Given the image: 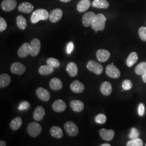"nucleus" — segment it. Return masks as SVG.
I'll return each mask as SVG.
<instances>
[{
  "mask_svg": "<svg viewBox=\"0 0 146 146\" xmlns=\"http://www.w3.org/2000/svg\"><path fill=\"white\" fill-rule=\"evenodd\" d=\"M106 21L107 19L104 15L102 14L96 15L91 25L92 29L95 31V33H98L99 31H102L104 30Z\"/></svg>",
  "mask_w": 146,
  "mask_h": 146,
  "instance_id": "nucleus-1",
  "label": "nucleus"
},
{
  "mask_svg": "<svg viewBox=\"0 0 146 146\" xmlns=\"http://www.w3.org/2000/svg\"><path fill=\"white\" fill-rule=\"evenodd\" d=\"M49 17L48 11L44 9H39L34 11L31 16V22L36 23L41 20H46Z\"/></svg>",
  "mask_w": 146,
  "mask_h": 146,
  "instance_id": "nucleus-2",
  "label": "nucleus"
},
{
  "mask_svg": "<svg viewBox=\"0 0 146 146\" xmlns=\"http://www.w3.org/2000/svg\"><path fill=\"white\" fill-rule=\"evenodd\" d=\"M42 126L37 122H31L27 127V132L31 137H35L40 134L42 131Z\"/></svg>",
  "mask_w": 146,
  "mask_h": 146,
  "instance_id": "nucleus-3",
  "label": "nucleus"
},
{
  "mask_svg": "<svg viewBox=\"0 0 146 146\" xmlns=\"http://www.w3.org/2000/svg\"><path fill=\"white\" fill-rule=\"evenodd\" d=\"M64 128L68 135L70 136H75L78 134V127L72 121H67L65 123Z\"/></svg>",
  "mask_w": 146,
  "mask_h": 146,
  "instance_id": "nucleus-4",
  "label": "nucleus"
},
{
  "mask_svg": "<svg viewBox=\"0 0 146 146\" xmlns=\"http://www.w3.org/2000/svg\"><path fill=\"white\" fill-rule=\"evenodd\" d=\"M87 68L89 71L96 75H100L103 72V66L99 63L93 60H90L87 64Z\"/></svg>",
  "mask_w": 146,
  "mask_h": 146,
  "instance_id": "nucleus-5",
  "label": "nucleus"
},
{
  "mask_svg": "<svg viewBox=\"0 0 146 146\" xmlns=\"http://www.w3.org/2000/svg\"><path fill=\"white\" fill-rule=\"evenodd\" d=\"M106 74L111 78H118L121 75L120 70L117 68L113 63L110 64H108L106 69Z\"/></svg>",
  "mask_w": 146,
  "mask_h": 146,
  "instance_id": "nucleus-6",
  "label": "nucleus"
},
{
  "mask_svg": "<svg viewBox=\"0 0 146 146\" xmlns=\"http://www.w3.org/2000/svg\"><path fill=\"white\" fill-rule=\"evenodd\" d=\"M31 53L32 56H36L40 51L41 42L38 38H34L31 40Z\"/></svg>",
  "mask_w": 146,
  "mask_h": 146,
  "instance_id": "nucleus-7",
  "label": "nucleus"
},
{
  "mask_svg": "<svg viewBox=\"0 0 146 146\" xmlns=\"http://www.w3.org/2000/svg\"><path fill=\"white\" fill-rule=\"evenodd\" d=\"M11 70L13 74L21 75L25 73L26 70V68L25 66L22 63L15 62L11 64Z\"/></svg>",
  "mask_w": 146,
  "mask_h": 146,
  "instance_id": "nucleus-8",
  "label": "nucleus"
},
{
  "mask_svg": "<svg viewBox=\"0 0 146 146\" xmlns=\"http://www.w3.org/2000/svg\"><path fill=\"white\" fill-rule=\"evenodd\" d=\"M101 137L106 141H111L115 135V131L113 129H106L102 128L100 130Z\"/></svg>",
  "mask_w": 146,
  "mask_h": 146,
  "instance_id": "nucleus-9",
  "label": "nucleus"
},
{
  "mask_svg": "<svg viewBox=\"0 0 146 146\" xmlns=\"http://www.w3.org/2000/svg\"><path fill=\"white\" fill-rule=\"evenodd\" d=\"M17 5L16 0H3L1 3V8L5 11H11L15 8Z\"/></svg>",
  "mask_w": 146,
  "mask_h": 146,
  "instance_id": "nucleus-10",
  "label": "nucleus"
},
{
  "mask_svg": "<svg viewBox=\"0 0 146 146\" xmlns=\"http://www.w3.org/2000/svg\"><path fill=\"white\" fill-rule=\"evenodd\" d=\"M31 53V44L28 43H23L19 48L17 54L20 58H26Z\"/></svg>",
  "mask_w": 146,
  "mask_h": 146,
  "instance_id": "nucleus-11",
  "label": "nucleus"
},
{
  "mask_svg": "<svg viewBox=\"0 0 146 146\" xmlns=\"http://www.w3.org/2000/svg\"><path fill=\"white\" fill-rule=\"evenodd\" d=\"M63 15V11L60 8H56L52 10L49 14V20L52 23L57 22L61 20Z\"/></svg>",
  "mask_w": 146,
  "mask_h": 146,
  "instance_id": "nucleus-12",
  "label": "nucleus"
},
{
  "mask_svg": "<svg viewBox=\"0 0 146 146\" xmlns=\"http://www.w3.org/2000/svg\"><path fill=\"white\" fill-rule=\"evenodd\" d=\"M37 96L38 98L43 101H48L50 98V95L47 89L42 87H39L37 89L36 91Z\"/></svg>",
  "mask_w": 146,
  "mask_h": 146,
  "instance_id": "nucleus-13",
  "label": "nucleus"
},
{
  "mask_svg": "<svg viewBox=\"0 0 146 146\" xmlns=\"http://www.w3.org/2000/svg\"><path fill=\"white\" fill-rule=\"evenodd\" d=\"M52 108L55 111L61 113L66 110L67 105L65 102L62 100H56L53 102Z\"/></svg>",
  "mask_w": 146,
  "mask_h": 146,
  "instance_id": "nucleus-14",
  "label": "nucleus"
},
{
  "mask_svg": "<svg viewBox=\"0 0 146 146\" xmlns=\"http://www.w3.org/2000/svg\"><path fill=\"white\" fill-rule=\"evenodd\" d=\"M96 15L94 12L92 11H89L86 13L82 17V23L84 26L88 27L91 26Z\"/></svg>",
  "mask_w": 146,
  "mask_h": 146,
  "instance_id": "nucleus-15",
  "label": "nucleus"
},
{
  "mask_svg": "<svg viewBox=\"0 0 146 146\" xmlns=\"http://www.w3.org/2000/svg\"><path fill=\"white\" fill-rule=\"evenodd\" d=\"M70 89L74 93H81L84 90V84L78 80H74L70 84Z\"/></svg>",
  "mask_w": 146,
  "mask_h": 146,
  "instance_id": "nucleus-16",
  "label": "nucleus"
},
{
  "mask_svg": "<svg viewBox=\"0 0 146 146\" xmlns=\"http://www.w3.org/2000/svg\"><path fill=\"white\" fill-rule=\"evenodd\" d=\"M110 56V53L109 51L101 49H99L96 52V57L100 62H104L107 61Z\"/></svg>",
  "mask_w": 146,
  "mask_h": 146,
  "instance_id": "nucleus-17",
  "label": "nucleus"
},
{
  "mask_svg": "<svg viewBox=\"0 0 146 146\" xmlns=\"http://www.w3.org/2000/svg\"><path fill=\"white\" fill-rule=\"evenodd\" d=\"M46 114L45 110L42 106H38L35 110L33 114V118L36 121H40L43 119Z\"/></svg>",
  "mask_w": 146,
  "mask_h": 146,
  "instance_id": "nucleus-18",
  "label": "nucleus"
},
{
  "mask_svg": "<svg viewBox=\"0 0 146 146\" xmlns=\"http://www.w3.org/2000/svg\"><path fill=\"white\" fill-rule=\"evenodd\" d=\"M34 6L32 4L28 2H25L21 3L18 7V9L20 12L29 14L33 11Z\"/></svg>",
  "mask_w": 146,
  "mask_h": 146,
  "instance_id": "nucleus-19",
  "label": "nucleus"
},
{
  "mask_svg": "<svg viewBox=\"0 0 146 146\" xmlns=\"http://www.w3.org/2000/svg\"><path fill=\"white\" fill-rule=\"evenodd\" d=\"M70 106L74 111L81 112L84 109V103L79 100H73L70 102Z\"/></svg>",
  "mask_w": 146,
  "mask_h": 146,
  "instance_id": "nucleus-20",
  "label": "nucleus"
},
{
  "mask_svg": "<svg viewBox=\"0 0 146 146\" xmlns=\"http://www.w3.org/2000/svg\"><path fill=\"white\" fill-rule=\"evenodd\" d=\"M49 86L53 90H59L62 88V82L59 78H54L50 81Z\"/></svg>",
  "mask_w": 146,
  "mask_h": 146,
  "instance_id": "nucleus-21",
  "label": "nucleus"
},
{
  "mask_svg": "<svg viewBox=\"0 0 146 146\" xmlns=\"http://www.w3.org/2000/svg\"><path fill=\"white\" fill-rule=\"evenodd\" d=\"M100 90L104 95L108 96L112 92V86L109 82L105 81L101 84Z\"/></svg>",
  "mask_w": 146,
  "mask_h": 146,
  "instance_id": "nucleus-22",
  "label": "nucleus"
},
{
  "mask_svg": "<svg viewBox=\"0 0 146 146\" xmlns=\"http://www.w3.org/2000/svg\"><path fill=\"white\" fill-rule=\"evenodd\" d=\"M67 71L70 76H76L78 73V68L76 64L73 62L69 63L67 66Z\"/></svg>",
  "mask_w": 146,
  "mask_h": 146,
  "instance_id": "nucleus-23",
  "label": "nucleus"
},
{
  "mask_svg": "<svg viewBox=\"0 0 146 146\" xmlns=\"http://www.w3.org/2000/svg\"><path fill=\"white\" fill-rule=\"evenodd\" d=\"M11 82V76L8 74H2L0 75V88H3L8 86Z\"/></svg>",
  "mask_w": 146,
  "mask_h": 146,
  "instance_id": "nucleus-24",
  "label": "nucleus"
},
{
  "mask_svg": "<svg viewBox=\"0 0 146 146\" xmlns=\"http://www.w3.org/2000/svg\"><path fill=\"white\" fill-rule=\"evenodd\" d=\"M91 5L89 0H81L78 2L77 5V9L80 13H83L87 11Z\"/></svg>",
  "mask_w": 146,
  "mask_h": 146,
  "instance_id": "nucleus-25",
  "label": "nucleus"
},
{
  "mask_svg": "<svg viewBox=\"0 0 146 146\" xmlns=\"http://www.w3.org/2000/svg\"><path fill=\"white\" fill-rule=\"evenodd\" d=\"M50 133L52 137L56 139H61L63 136L62 129L58 126H53L50 130Z\"/></svg>",
  "mask_w": 146,
  "mask_h": 146,
  "instance_id": "nucleus-26",
  "label": "nucleus"
},
{
  "mask_svg": "<svg viewBox=\"0 0 146 146\" xmlns=\"http://www.w3.org/2000/svg\"><path fill=\"white\" fill-rule=\"evenodd\" d=\"M92 6L100 9H107L109 7L110 3L107 0H94Z\"/></svg>",
  "mask_w": 146,
  "mask_h": 146,
  "instance_id": "nucleus-27",
  "label": "nucleus"
},
{
  "mask_svg": "<svg viewBox=\"0 0 146 146\" xmlns=\"http://www.w3.org/2000/svg\"><path fill=\"white\" fill-rule=\"evenodd\" d=\"M54 71V68L52 66L47 64L41 66L38 69V72L42 75H47L52 74Z\"/></svg>",
  "mask_w": 146,
  "mask_h": 146,
  "instance_id": "nucleus-28",
  "label": "nucleus"
},
{
  "mask_svg": "<svg viewBox=\"0 0 146 146\" xmlns=\"http://www.w3.org/2000/svg\"><path fill=\"white\" fill-rule=\"evenodd\" d=\"M138 60V55L135 52H131L127 59V65L128 67H132Z\"/></svg>",
  "mask_w": 146,
  "mask_h": 146,
  "instance_id": "nucleus-29",
  "label": "nucleus"
},
{
  "mask_svg": "<svg viewBox=\"0 0 146 146\" xmlns=\"http://www.w3.org/2000/svg\"><path fill=\"white\" fill-rule=\"evenodd\" d=\"M23 121L20 117H16L12 120L10 123L11 128L14 131L18 130L22 125Z\"/></svg>",
  "mask_w": 146,
  "mask_h": 146,
  "instance_id": "nucleus-30",
  "label": "nucleus"
},
{
  "mask_svg": "<svg viewBox=\"0 0 146 146\" xmlns=\"http://www.w3.org/2000/svg\"><path fill=\"white\" fill-rule=\"evenodd\" d=\"M16 23L17 27L22 30L26 28L27 26V22L26 19L22 15L18 16L16 18Z\"/></svg>",
  "mask_w": 146,
  "mask_h": 146,
  "instance_id": "nucleus-31",
  "label": "nucleus"
},
{
  "mask_svg": "<svg viewBox=\"0 0 146 146\" xmlns=\"http://www.w3.org/2000/svg\"><path fill=\"white\" fill-rule=\"evenodd\" d=\"M137 75H142L146 72V62H142L138 64L135 69Z\"/></svg>",
  "mask_w": 146,
  "mask_h": 146,
  "instance_id": "nucleus-32",
  "label": "nucleus"
},
{
  "mask_svg": "<svg viewBox=\"0 0 146 146\" xmlns=\"http://www.w3.org/2000/svg\"><path fill=\"white\" fill-rule=\"evenodd\" d=\"M127 146H143V142L141 139L136 138L128 141L127 143Z\"/></svg>",
  "mask_w": 146,
  "mask_h": 146,
  "instance_id": "nucleus-33",
  "label": "nucleus"
},
{
  "mask_svg": "<svg viewBox=\"0 0 146 146\" xmlns=\"http://www.w3.org/2000/svg\"><path fill=\"white\" fill-rule=\"evenodd\" d=\"M47 64H49L54 68H57L60 67V63L59 61L55 58H50L47 60Z\"/></svg>",
  "mask_w": 146,
  "mask_h": 146,
  "instance_id": "nucleus-34",
  "label": "nucleus"
},
{
  "mask_svg": "<svg viewBox=\"0 0 146 146\" xmlns=\"http://www.w3.org/2000/svg\"><path fill=\"white\" fill-rule=\"evenodd\" d=\"M139 135H140L139 131L136 128L133 127V128H131L130 133L129 134V138L131 140L136 139V138L139 137Z\"/></svg>",
  "mask_w": 146,
  "mask_h": 146,
  "instance_id": "nucleus-35",
  "label": "nucleus"
},
{
  "mask_svg": "<svg viewBox=\"0 0 146 146\" xmlns=\"http://www.w3.org/2000/svg\"><path fill=\"white\" fill-rule=\"evenodd\" d=\"M95 122L100 124H104L107 121V117L104 114H100L95 118Z\"/></svg>",
  "mask_w": 146,
  "mask_h": 146,
  "instance_id": "nucleus-36",
  "label": "nucleus"
},
{
  "mask_svg": "<svg viewBox=\"0 0 146 146\" xmlns=\"http://www.w3.org/2000/svg\"><path fill=\"white\" fill-rule=\"evenodd\" d=\"M122 88L125 90H129L133 87L132 82L129 80H125L123 81L122 84Z\"/></svg>",
  "mask_w": 146,
  "mask_h": 146,
  "instance_id": "nucleus-37",
  "label": "nucleus"
},
{
  "mask_svg": "<svg viewBox=\"0 0 146 146\" xmlns=\"http://www.w3.org/2000/svg\"><path fill=\"white\" fill-rule=\"evenodd\" d=\"M139 36L143 41H146V27H141L139 30Z\"/></svg>",
  "mask_w": 146,
  "mask_h": 146,
  "instance_id": "nucleus-38",
  "label": "nucleus"
},
{
  "mask_svg": "<svg viewBox=\"0 0 146 146\" xmlns=\"http://www.w3.org/2000/svg\"><path fill=\"white\" fill-rule=\"evenodd\" d=\"M30 108V104L27 101H23L19 104V110H27Z\"/></svg>",
  "mask_w": 146,
  "mask_h": 146,
  "instance_id": "nucleus-39",
  "label": "nucleus"
},
{
  "mask_svg": "<svg viewBox=\"0 0 146 146\" xmlns=\"http://www.w3.org/2000/svg\"><path fill=\"white\" fill-rule=\"evenodd\" d=\"M7 24L6 21L3 17H0V31L2 32L5 31L7 29Z\"/></svg>",
  "mask_w": 146,
  "mask_h": 146,
  "instance_id": "nucleus-40",
  "label": "nucleus"
},
{
  "mask_svg": "<svg viewBox=\"0 0 146 146\" xmlns=\"http://www.w3.org/2000/svg\"><path fill=\"white\" fill-rule=\"evenodd\" d=\"M145 106L143 104H140L138 107V114L140 116H142L145 114Z\"/></svg>",
  "mask_w": 146,
  "mask_h": 146,
  "instance_id": "nucleus-41",
  "label": "nucleus"
},
{
  "mask_svg": "<svg viewBox=\"0 0 146 146\" xmlns=\"http://www.w3.org/2000/svg\"><path fill=\"white\" fill-rule=\"evenodd\" d=\"M74 48V45L73 42H69L67 44V52L68 54H70L73 52V49Z\"/></svg>",
  "mask_w": 146,
  "mask_h": 146,
  "instance_id": "nucleus-42",
  "label": "nucleus"
},
{
  "mask_svg": "<svg viewBox=\"0 0 146 146\" xmlns=\"http://www.w3.org/2000/svg\"><path fill=\"white\" fill-rule=\"evenodd\" d=\"M142 80L146 84V72L142 75Z\"/></svg>",
  "mask_w": 146,
  "mask_h": 146,
  "instance_id": "nucleus-43",
  "label": "nucleus"
},
{
  "mask_svg": "<svg viewBox=\"0 0 146 146\" xmlns=\"http://www.w3.org/2000/svg\"><path fill=\"white\" fill-rule=\"evenodd\" d=\"M0 146H7V143H6V142H5V141H3V140H1V141H0Z\"/></svg>",
  "mask_w": 146,
  "mask_h": 146,
  "instance_id": "nucleus-44",
  "label": "nucleus"
},
{
  "mask_svg": "<svg viewBox=\"0 0 146 146\" xmlns=\"http://www.w3.org/2000/svg\"><path fill=\"white\" fill-rule=\"evenodd\" d=\"M111 145L109 144V143H104V144H102L101 145V146H110Z\"/></svg>",
  "mask_w": 146,
  "mask_h": 146,
  "instance_id": "nucleus-45",
  "label": "nucleus"
},
{
  "mask_svg": "<svg viewBox=\"0 0 146 146\" xmlns=\"http://www.w3.org/2000/svg\"><path fill=\"white\" fill-rule=\"evenodd\" d=\"M61 1H62L63 2H69L70 0H60Z\"/></svg>",
  "mask_w": 146,
  "mask_h": 146,
  "instance_id": "nucleus-46",
  "label": "nucleus"
},
{
  "mask_svg": "<svg viewBox=\"0 0 146 146\" xmlns=\"http://www.w3.org/2000/svg\"><path fill=\"white\" fill-rule=\"evenodd\" d=\"M145 146H146V144H145Z\"/></svg>",
  "mask_w": 146,
  "mask_h": 146,
  "instance_id": "nucleus-47",
  "label": "nucleus"
}]
</instances>
